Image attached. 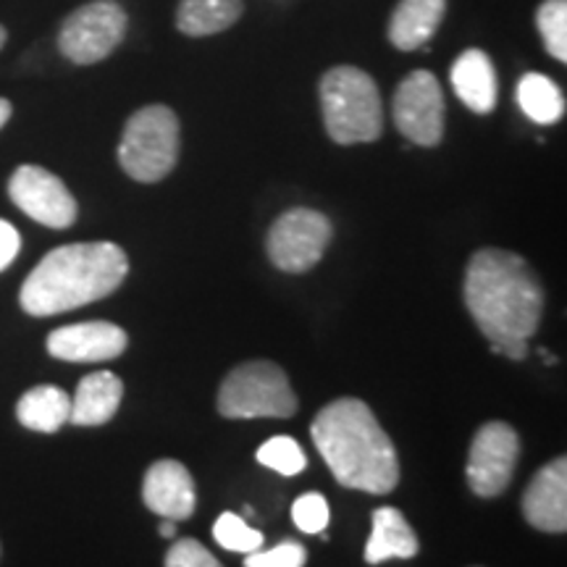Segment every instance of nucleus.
<instances>
[{"mask_svg":"<svg viewBox=\"0 0 567 567\" xmlns=\"http://www.w3.org/2000/svg\"><path fill=\"white\" fill-rule=\"evenodd\" d=\"M310 436L344 488L381 496L400 484L392 439L363 400L342 396L326 405L310 425Z\"/></svg>","mask_w":567,"mask_h":567,"instance_id":"obj_1","label":"nucleus"},{"mask_svg":"<svg viewBox=\"0 0 567 567\" xmlns=\"http://www.w3.org/2000/svg\"><path fill=\"white\" fill-rule=\"evenodd\" d=\"M465 305L488 342H528L542 321L544 292L526 258L484 247L467 264Z\"/></svg>","mask_w":567,"mask_h":567,"instance_id":"obj_2","label":"nucleus"},{"mask_svg":"<svg viewBox=\"0 0 567 567\" xmlns=\"http://www.w3.org/2000/svg\"><path fill=\"white\" fill-rule=\"evenodd\" d=\"M130 258L116 243H76L55 247L21 284L24 313L48 318L97 302L122 287Z\"/></svg>","mask_w":567,"mask_h":567,"instance_id":"obj_3","label":"nucleus"},{"mask_svg":"<svg viewBox=\"0 0 567 567\" xmlns=\"http://www.w3.org/2000/svg\"><path fill=\"white\" fill-rule=\"evenodd\" d=\"M321 111L337 145L375 142L384 132V103L373 76L358 66H334L321 76Z\"/></svg>","mask_w":567,"mask_h":567,"instance_id":"obj_4","label":"nucleus"},{"mask_svg":"<svg viewBox=\"0 0 567 567\" xmlns=\"http://www.w3.org/2000/svg\"><path fill=\"white\" fill-rule=\"evenodd\" d=\"M179 158V118L168 105H145L124 126L118 163L134 182L166 179Z\"/></svg>","mask_w":567,"mask_h":567,"instance_id":"obj_5","label":"nucleus"},{"mask_svg":"<svg viewBox=\"0 0 567 567\" xmlns=\"http://www.w3.org/2000/svg\"><path fill=\"white\" fill-rule=\"evenodd\" d=\"M297 405L287 373L271 360L237 365L218 389V413L224 417H292Z\"/></svg>","mask_w":567,"mask_h":567,"instance_id":"obj_6","label":"nucleus"},{"mask_svg":"<svg viewBox=\"0 0 567 567\" xmlns=\"http://www.w3.org/2000/svg\"><path fill=\"white\" fill-rule=\"evenodd\" d=\"M130 17L116 0H92L63 19L59 51L76 66L109 59L126 38Z\"/></svg>","mask_w":567,"mask_h":567,"instance_id":"obj_7","label":"nucleus"},{"mask_svg":"<svg viewBox=\"0 0 567 567\" xmlns=\"http://www.w3.org/2000/svg\"><path fill=\"white\" fill-rule=\"evenodd\" d=\"M331 243V221L323 213L292 208L276 218L268 231V258L279 271L305 274L323 258Z\"/></svg>","mask_w":567,"mask_h":567,"instance_id":"obj_8","label":"nucleus"},{"mask_svg":"<svg viewBox=\"0 0 567 567\" xmlns=\"http://www.w3.org/2000/svg\"><path fill=\"white\" fill-rule=\"evenodd\" d=\"M392 116L402 137L421 147H436L444 137V92L431 71L417 69L394 92Z\"/></svg>","mask_w":567,"mask_h":567,"instance_id":"obj_9","label":"nucleus"},{"mask_svg":"<svg viewBox=\"0 0 567 567\" xmlns=\"http://www.w3.org/2000/svg\"><path fill=\"white\" fill-rule=\"evenodd\" d=\"M517 457H520V439L513 425L502 421L481 425L467 452V486L484 499L499 496L513 481Z\"/></svg>","mask_w":567,"mask_h":567,"instance_id":"obj_10","label":"nucleus"},{"mask_svg":"<svg viewBox=\"0 0 567 567\" xmlns=\"http://www.w3.org/2000/svg\"><path fill=\"white\" fill-rule=\"evenodd\" d=\"M9 195L21 213L51 229L76 221V200L59 176L40 166H19L9 179Z\"/></svg>","mask_w":567,"mask_h":567,"instance_id":"obj_11","label":"nucleus"},{"mask_svg":"<svg viewBox=\"0 0 567 567\" xmlns=\"http://www.w3.org/2000/svg\"><path fill=\"white\" fill-rule=\"evenodd\" d=\"M126 344H130L126 331L109 321L61 326L48 337V352L63 363H109L124 354Z\"/></svg>","mask_w":567,"mask_h":567,"instance_id":"obj_12","label":"nucleus"},{"mask_svg":"<svg viewBox=\"0 0 567 567\" xmlns=\"http://www.w3.org/2000/svg\"><path fill=\"white\" fill-rule=\"evenodd\" d=\"M523 515L544 534L567 530V460L557 457L530 478L523 494Z\"/></svg>","mask_w":567,"mask_h":567,"instance_id":"obj_13","label":"nucleus"},{"mask_svg":"<svg viewBox=\"0 0 567 567\" xmlns=\"http://www.w3.org/2000/svg\"><path fill=\"white\" fill-rule=\"evenodd\" d=\"M142 499L155 515L187 520L195 513V481L179 460H158L142 481Z\"/></svg>","mask_w":567,"mask_h":567,"instance_id":"obj_14","label":"nucleus"},{"mask_svg":"<svg viewBox=\"0 0 567 567\" xmlns=\"http://www.w3.org/2000/svg\"><path fill=\"white\" fill-rule=\"evenodd\" d=\"M450 82L460 101L478 116H486L496 109L499 82H496L492 59L481 48H467L457 55V61L450 69Z\"/></svg>","mask_w":567,"mask_h":567,"instance_id":"obj_15","label":"nucleus"},{"mask_svg":"<svg viewBox=\"0 0 567 567\" xmlns=\"http://www.w3.org/2000/svg\"><path fill=\"white\" fill-rule=\"evenodd\" d=\"M124 384L116 373L97 371L84 375L71 400L69 423L74 425H105L122 405Z\"/></svg>","mask_w":567,"mask_h":567,"instance_id":"obj_16","label":"nucleus"},{"mask_svg":"<svg viewBox=\"0 0 567 567\" xmlns=\"http://www.w3.org/2000/svg\"><path fill=\"white\" fill-rule=\"evenodd\" d=\"M446 13V0H400L389 19V40L396 51H417L434 38Z\"/></svg>","mask_w":567,"mask_h":567,"instance_id":"obj_17","label":"nucleus"},{"mask_svg":"<svg viewBox=\"0 0 567 567\" xmlns=\"http://www.w3.org/2000/svg\"><path fill=\"white\" fill-rule=\"evenodd\" d=\"M417 555V538L396 507H379L373 513V530L365 544V563L379 565L384 559H410Z\"/></svg>","mask_w":567,"mask_h":567,"instance_id":"obj_18","label":"nucleus"},{"mask_svg":"<svg viewBox=\"0 0 567 567\" xmlns=\"http://www.w3.org/2000/svg\"><path fill=\"white\" fill-rule=\"evenodd\" d=\"M71 396L61 386L42 384L21 394L17 405V417L24 429L38 434H55L69 423Z\"/></svg>","mask_w":567,"mask_h":567,"instance_id":"obj_19","label":"nucleus"},{"mask_svg":"<svg viewBox=\"0 0 567 567\" xmlns=\"http://www.w3.org/2000/svg\"><path fill=\"white\" fill-rule=\"evenodd\" d=\"M243 0H182L176 9V27L187 38H208L237 24Z\"/></svg>","mask_w":567,"mask_h":567,"instance_id":"obj_20","label":"nucleus"},{"mask_svg":"<svg viewBox=\"0 0 567 567\" xmlns=\"http://www.w3.org/2000/svg\"><path fill=\"white\" fill-rule=\"evenodd\" d=\"M517 105L536 124H557L565 116V95L547 74L528 71L520 76L515 90Z\"/></svg>","mask_w":567,"mask_h":567,"instance_id":"obj_21","label":"nucleus"},{"mask_svg":"<svg viewBox=\"0 0 567 567\" xmlns=\"http://www.w3.org/2000/svg\"><path fill=\"white\" fill-rule=\"evenodd\" d=\"M536 27L551 59L567 61V0H544L536 11Z\"/></svg>","mask_w":567,"mask_h":567,"instance_id":"obj_22","label":"nucleus"},{"mask_svg":"<svg viewBox=\"0 0 567 567\" xmlns=\"http://www.w3.org/2000/svg\"><path fill=\"white\" fill-rule=\"evenodd\" d=\"M258 463L281 473V476H297L308 467V457L292 436H274L266 444H260Z\"/></svg>","mask_w":567,"mask_h":567,"instance_id":"obj_23","label":"nucleus"},{"mask_svg":"<svg viewBox=\"0 0 567 567\" xmlns=\"http://www.w3.org/2000/svg\"><path fill=\"white\" fill-rule=\"evenodd\" d=\"M213 538L221 544L224 549L229 551H243V555H250V551H258L264 547L266 536L260 530L247 526L239 515L224 513L213 526Z\"/></svg>","mask_w":567,"mask_h":567,"instance_id":"obj_24","label":"nucleus"},{"mask_svg":"<svg viewBox=\"0 0 567 567\" xmlns=\"http://www.w3.org/2000/svg\"><path fill=\"white\" fill-rule=\"evenodd\" d=\"M292 520L302 534H313V536L323 534L331 520V509H329V502H326V496L318 492L302 494L292 505Z\"/></svg>","mask_w":567,"mask_h":567,"instance_id":"obj_25","label":"nucleus"},{"mask_svg":"<svg viewBox=\"0 0 567 567\" xmlns=\"http://www.w3.org/2000/svg\"><path fill=\"white\" fill-rule=\"evenodd\" d=\"M308 563V551L297 542H281L279 547L268 551H250L245 559L247 567H302Z\"/></svg>","mask_w":567,"mask_h":567,"instance_id":"obj_26","label":"nucleus"},{"mask_svg":"<svg viewBox=\"0 0 567 567\" xmlns=\"http://www.w3.org/2000/svg\"><path fill=\"white\" fill-rule=\"evenodd\" d=\"M168 567H218V559L210 555L195 538H179L166 555Z\"/></svg>","mask_w":567,"mask_h":567,"instance_id":"obj_27","label":"nucleus"},{"mask_svg":"<svg viewBox=\"0 0 567 567\" xmlns=\"http://www.w3.org/2000/svg\"><path fill=\"white\" fill-rule=\"evenodd\" d=\"M19 250H21L19 231L13 229L9 221L0 218V271H6V268L13 264V258H17Z\"/></svg>","mask_w":567,"mask_h":567,"instance_id":"obj_28","label":"nucleus"},{"mask_svg":"<svg viewBox=\"0 0 567 567\" xmlns=\"http://www.w3.org/2000/svg\"><path fill=\"white\" fill-rule=\"evenodd\" d=\"M492 347V354H505L509 360H523L528 354V342L526 339H507V342H488Z\"/></svg>","mask_w":567,"mask_h":567,"instance_id":"obj_29","label":"nucleus"},{"mask_svg":"<svg viewBox=\"0 0 567 567\" xmlns=\"http://www.w3.org/2000/svg\"><path fill=\"white\" fill-rule=\"evenodd\" d=\"M11 103L6 101V97H0V130H3L6 124H9V118H11Z\"/></svg>","mask_w":567,"mask_h":567,"instance_id":"obj_30","label":"nucleus"},{"mask_svg":"<svg viewBox=\"0 0 567 567\" xmlns=\"http://www.w3.org/2000/svg\"><path fill=\"white\" fill-rule=\"evenodd\" d=\"M176 534V520H172V517H163L161 523V536L163 538H174Z\"/></svg>","mask_w":567,"mask_h":567,"instance_id":"obj_31","label":"nucleus"},{"mask_svg":"<svg viewBox=\"0 0 567 567\" xmlns=\"http://www.w3.org/2000/svg\"><path fill=\"white\" fill-rule=\"evenodd\" d=\"M6 40H9V32H6V27L0 24V48L6 45Z\"/></svg>","mask_w":567,"mask_h":567,"instance_id":"obj_32","label":"nucleus"}]
</instances>
